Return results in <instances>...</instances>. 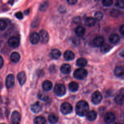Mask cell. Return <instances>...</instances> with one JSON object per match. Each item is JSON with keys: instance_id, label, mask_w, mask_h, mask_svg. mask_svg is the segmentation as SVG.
I'll list each match as a JSON object with an SVG mask.
<instances>
[{"instance_id": "cell-1", "label": "cell", "mask_w": 124, "mask_h": 124, "mask_svg": "<svg viewBox=\"0 0 124 124\" xmlns=\"http://www.w3.org/2000/svg\"><path fill=\"white\" fill-rule=\"evenodd\" d=\"M89 106L88 103L84 100L78 101L76 106L75 110L77 115L79 116H84L86 115L89 112Z\"/></svg>"}, {"instance_id": "cell-2", "label": "cell", "mask_w": 124, "mask_h": 124, "mask_svg": "<svg viewBox=\"0 0 124 124\" xmlns=\"http://www.w3.org/2000/svg\"><path fill=\"white\" fill-rule=\"evenodd\" d=\"M88 72L87 70L84 68H80L76 69L73 73V76L78 79H83L87 76Z\"/></svg>"}, {"instance_id": "cell-3", "label": "cell", "mask_w": 124, "mask_h": 124, "mask_svg": "<svg viewBox=\"0 0 124 124\" xmlns=\"http://www.w3.org/2000/svg\"><path fill=\"white\" fill-rule=\"evenodd\" d=\"M54 92L58 96H62L66 93V88L65 86L62 83H57L54 88Z\"/></svg>"}, {"instance_id": "cell-4", "label": "cell", "mask_w": 124, "mask_h": 124, "mask_svg": "<svg viewBox=\"0 0 124 124\" xmlns=\"http://www.w3.org/2000/svg\"><path fill=\"white\" fill-rule=\"evenodd\" d=\"M72 110L73 107L72 105L68 102H64L62 103L60 107V110L61 112L64 115H67L70 113Z\"/></svg>"}, {"instance_id": "cell-5", "label": "cell", "mask_w": 124, "mask_h": 124, "mask_svg": "<svg viewBox=\"0 0 124 124\" xmlns=\"http://www.w3.org/2000/svg\"><path fill=\"white\" fill-rule=\"evenodd\" d=\"M102 99V95L101 93L98 91H96L94 92L93 94L92 95L91 100L93 102L95 105L98 104L100 103Z\"/></svg>"}, {"instance_id": "cell-6", "label": "cell", "mask_w": 124, "mask_h": 124, "mask_svg": "<svg viewBox=\"0 0 124 124\" xmlns=\"http://www.w3.org/2000/svg\"><path fill=\"white\" fill-rule=\"evenodd\" d=\"M40 40L43 44H46L49 40L48 33L46 31L41 30L39 32Z\"/></svg>"}, {"instance_id": "cell-7", "label": "cell", "mask_w": 124, "mask_h": 124, "mask_svg": "<svg viewBox=\"0 0 124 124\" xmlns=\"http://www.w3.org/2000/svg\"><path fill=\"white\" fill-rule=\"evenodd\" d=\"M11 120L12 124H19L21 121V115L17 111H14L12 112L11 117Z\"/></svg>"}, {"instance_id": "cell-8", "label": "cell", "mask_w": 124, "mask_h": 124, "mask_svg": "<svg viewBox=\"0 0 124 124\" xmlns=\"http://www.w3.org/2000/svg\"><path fill=\"white\" fill-rule=\"evenodd\" d=\"M115 115L113 113L108 112L105 114L104 120L106 124H109L113 123L115 121Z\"/></svg>"}, {"instance_id": "cell-9", "label": "cell", "mask_w": 124, "mask_h": 124, "mask_svg": "<svg viewBox=\"0 0 124 124\" xmlns=\"http://www.w3.org/2000/svg\"><path fill=\"white\" fill-rule=\"evenodd\" d=\"M9 46L13 48L17 47L20 43L19 38L16 36H12L9 38L8 41Z\"/></svg>"}, {"instance_id": "cell-10", "label": "cell", "mask_w": 124, "mask_h": 124, "mask_svg": "<svg viewBox=\"0 0 124 124\" xmlns=\"http://www.w3.org/2000/svg\"><path fill=\"white\" fill-rule=\"evenodd\" d=\"M15 83V77L13 74L8 75L5 79V85L7 88H10L13 86Z\"/></svg>"}, {"instance_id": "cell-11", "label": "cell", "mask_w": 124, "mask_h": 124, "mask_svg": "<svg viewBox=\"0 0 124 124\" xmlns=\"http://www.w3.org/2000/svg\"><path fill=\"white\" fill-rule=\"evenodd\" d=\"M29 39L32 44H37L40 41L39 34L36 32H33L31 34Z\"/></svg>"}, {"instance_id": "cell-12", "label": "cell", "mask_w": 124, "mask_h": 124, "mask_svg": "<svg viewBox=\"0 0 124 124\" xmlns=\"http://www.w3.org/2000/svg\"><path fill=\"white\" fill-rule=\"evenodd\" d=\"M42 109V106L39 102H36L31 106V109L32 112L37 113H39Z\"/></svg>"}, {"instance_id": "cell-13", "label": "cell", "mask_w": 124, "mask_h": 124, "mask_svg": "<svg viewBox=\"0 0 124 124\" xmlns=\"http://www.w3.org/2000/svg\"><path fill=\"white\" fill-rule=\"evenodd\" d=\"M17 79L20 84L22 86L26 82V75L24 71H21L19 72L17 75Z\"/></svg>"}, {"instance_id": "cell-14", "label": "cell", "mask_w": 124, "mask_h": 124, "mask_svg": "<svg viewBox=\"0 0 124 124\" xmlns=\"http://www.w3.org/2000/svg\"><path fill=\"white\" fill-rule=\"evenodd\" d=\"M74 53L71 50H66L63 53L64 59L67 61H71L75 58Z\"/></svg>"}, {"instance_id": "cell-15", "label": "cell", "mask_w": 124, "mask_h": 124, "mask_svg": "<svg viewBox=\"0 0 124 124\" xmlns=\"http://www.w3.org/2000/svg\"><path fill=\"white\" fill-rule=\"evenodd\" d=\"M97 116V112L94 110L90 111L86 114V118L87 120L90 121H94L96 119Z\"/></svg>"}, {"instance_id": "cell-16", "label": "cell", "mask_w": 124, "mask_h": 124, "mask_svg": "<svg viewBox=\"0 0 124 124\" xmlns=\"http://www.w3.org/2000/svg\"><path fill=\"white\" fill-rule=\"evenodd\" d=\"M61 52L58 49H53L50 52V57L52 59H58L61 56Z\"/></svg>"}, {"instance_id": "cell-17", "label": "cell", "mask_w": 124, "mask_h": 124, "mask_svg": "<svg viewBox=\"0 0 124 124\" xmlns=\"http://www.w3.org/2000/svg\"><path fill=\"white\" fill-rule=\"evenodd\" d=\"M93 43L96 46H101L104 44L103 37L100 36L95 37L93 40Z\"/></svg>"}, {"instance_id": "cell-18", "label": "cell", "mask_w": 124, "mask_h": 124, "mask_svg": "<svg viewBox=\"0 0 124 124\" xmlns=\"http://www.w3.org/2000/svg\"><path fill=\"white\" fill-rule=\"evenodd\" d=\"M71 66L67 63H64L62 64L60 68L61 72L63 74H68L71 72Z\"/></svg>"}, {"instance_id": "cell-19", "label": "cell", "mask_w": 124, "mask_h": 124, "mask_svg": "<svg viewBox=\"0 0 124 124\" xmlns=\"http://www.w3.org/2000/svg\"><path fill=\"white\" fill-rule=\"evenodd\" d=\"M96 20L94 18L92 17H87L85 18L84 23L86 26L91 27L94 26L95 24Z\"/></svg>"}, {"instance_id": "cell-20", "label": "cell", "mask_w": 124, "mask_h": 124, "mask_svg": "<svg viewBox=\"0 0 124 124\" xmlns=\"http://www.w3.org/2000/svg\"><path fill=\"white\" fill-rule=\"evenodd\" d=\"M53 86L52 83L49 80H45L44 81L42 84V87L43 90L45 91H50Z\"/></svg>"}, {"instance_id": "cell-21", "label": "cell", "mask_w": 124, "mask_h": 124, "mask_svg": "<svg viewBox=\"0 0 124 124\" xmlns=\"http://www.w3.org/2000/svg\"><path fill=\"white\" fill-rule=\"evenodd\" d=\"M114 75L117 77H121L124 75V67L122 66H117L114 70Z\"/></svg>"}, {"instance_id": "cell-22", "label": "cell", "mask_w": 124, "mask_h": 124, "mask_svg": "<svg viewBox=\"0 0 124 124\" xmlns=\"http://www.w3.org/2000/svg\"><path fill=\"white\" fill-rule=\"evenodd\" d=\"M20 59V56L19 54L17 52H13L11 53L10 55L11 61L15 63H16L19 62Z\"/></svg>"}, {"instance_id": "cell-23", "label": "cell", "mask_w": 124, "mask_h": 124, "mask_svg": "<svg viewBox=\"0 0 124 124\" xmlns=\"http://www.w3.org/2000/svg\"><path fill=\"white\" fill-rule=\"evenodd\" d=\"M59 120L58 116L55 114H51L48 116V121L51 124H56Z\"/></svg>"}, {"instance_id": "cell-24", "label": "cell", "mask_w": 124, "mask_h": 124, "mask_svg": "<svg viewBox=\"0 0 124 124\" xmlns=\"http://www.w3.org/2000/svg\"><path fill=\"white\" fill-rule=\"evenodd\" d=\"M115 102L118 105H122L124 103V95L119 94L116 96L114 99Z\"/></svg>"}, {"instance_id": "cell-25", "label": "cell", "mask_w": 124, "mask_h": 124, "mask_svg": "<svg viewBox=\"0 0 124 124\" xmlns=\"http://www.w3.org/2000/svg\"><path fill=\"white\" fill-rule=\"evenodd\" d=\"M85 32V29L83 27L81 26H78L75 29V33L78 36H83Z\"/></svg>"}, {"instance_id": "cell-26", "label": "cell", "mask_w": 124, "mask_h": 124, "mask_svg": "<svg viewBox=\"0 0 124 124\" xmlns=\"http://www.w3.org/2000/svg\"><path fill=\"white\" fill-rule=\"evenodd\" d=\"M76 64L77 66L81 67H83L87 64V60L83 58H80L77 60Z\"/></svg>"}, {"instance_id": "cell-27", "label": "cell", "mask_w": 124, "mask_h": 124, "mask_svg": "<svg viewBox=\"0 0 124 124\" xmlns=\"http://www.w3.org/2000/svg\"><path fill=\"white\" fill-rule=\"evenodd\" d=\"M69 89L73 92H75L77 91L78 89V84L74 81L71 82L68 85Z\"/></svg>"}, {"instance_id": "cell-28", "label": "cell", "mask_w": 124, "mask_h": 124, "mask_svg": "<svg viewBox=\"0 0 124 124\" xmlns=\"http://www.w3.org/2000/svg\"><path fill=\"white\" fill-rule=\"evenodd\" d=\"M120 40L119 36L117 34H112L109 36V40L112 44H116Z\"/></svg>"}, {"instance_id": "cell-29", "label": "cell", "mask_w": 124, "mask_h": 124, "mask_svg": "<svg viewBox=\"0 0 124 124\" xmlns=\"http://www.w3.org/2000/svg\"><path fill=\"white\" fill-rule=\"evenodd\" d=\"M46 122V119L43 116H37L34 119V124H45Z\"/></svg>"}, {"instance_id": "cell-30", "label": "cell", "mask_w": 124, "mask_h": 124, "mask_svg": "<svg viewBox=\"0 0 124 124\" xmlns=\"http://www.w3.org/2000/svg\"><path fill=\"white\" fill-rule=\"evenodd\" d=\"M111 49V47L108 44H103L101 46V51L103 53H106L108 52L110 49Z\"/></svg>"}, {"instance_id": "cell-31", "label": "cell", "mask_w": 124, "mask_h": 124, "mask_svg": "<svg viewBox=\"0 0 124 124\" xmlns=\"http://www.w3.org/2000/svg\"><path fill=\"white\" fill-rule=\"evenodd\" d=\"M48 5H49V3L48 1H45L40 4L39 9L40 11L44 12L47 9Z\"/></svg>"}, {"instance_id": "cell-32", "label": "cell", "mask_w": 124, "mask_h": 124, "mask_svg": "<svg viewBox=\"0 0 124 124\" xmlns=\"http://www.w3.org/2000/svg\"><path fill=\"white\" fill-rule=\"evenodd\" d=\"M38 98L44 101H47L48 99V96L47 95L46 93L43 92H40L38 94Z\"/></svg>"}, {"instance_id": "cell-33", "label": "cell", "mask_w": 124, "mask_h": 124, "mask_svg": "<svg viewBox=\"0 0 124 124\" xmlns=\"http://www.w3.org/2000/svg\"><path fill=\"white\" fill-rule=\"evenodd\" d=\"M120 14H121L120 11L119 10H118L117 9H112L110 11V16L113 17H118L120 15Z\"/></svg>"}, {"instance_id": "cell-34", "label": "cell", "mask_w": 124, "mask_h": 124, "mask_svg": "<svg viewBox=\"0 0 124 124\" xmlns=\"http://www.w3.org/2000/svg\"><path fill=\"white\" fill-rule=\"evenodd\" d=\"M103 17V14L101 12H96L94 14V19L95 20H101Z\"/></svg>"}, {"instance_id": "cell-35", "label": "cell", "mask_w": 124, "mask_h": 124, "mask_svg": "<svg viewBox=\"0 0 124 124\" xmlns=\"http://www.w3.org/2000/svg\"><path fill=\"white\" fill-rule=\"evenodd\" d=\"M7 27L6 21L3 19H0V31L4 30Z\"/></svg>"}, {"instance_id": "cell-36", "label": "cell", "mask_w": 124, "mask_h": 124, "mask_svg": "<svg viewBox=\"0 0 124 124\" xmlns=\"http://www.w3.org/2000/svg\"><path fill=\"white\" fill-rule=\"evenodd\" d=\"M102 3L103 6L108 7L112 4L113 1L111 0H103L102 1Z\"/></svg>"}, {"instance_id": "cell-37", "label": "cell", "mask_w": 124, "mask_h": 124, "mask_svg": "<svg viewBox=\"0 0 124 124\" xmlns=\"http://www.w3.org/2000/svg\"><path fill=\"white\" fill-rule=\"evenodd\" d=\"M115 5L119 8H124V0H118L116 2Z\"/></svg>"}, {"instance_id": "cell-38", "label": "cell", "mask_w": 124, "mask_h": 124, "mask_svg": "<svg viewBox=\"0 0 124 124\" xmlns=\"http://www.w3.org/2000/svg\"><path fill=\"white\" fill-rule=\"evenodd\" d=\"M15 16L16 18L19 19H21L23 17V16L22 13L21 12H18L15 14Z\"/></svg>"}, {"instance_id": "cell-39", "label": "cell", "mask_w": 124, "mask_h": 124, "mask_svg": "<svg viewBox=\"0 0 124 124\" xmlns=\"http://www.w3.org/2000/svg\"><path fill=\"white\" fill-rule=\"evenodd\" d=\"M67 3L70 5H74L77 2V0H67Z\"/></svg>"}, {"instance_id": "cell-40", "label": "cell", "mask_w": 124, "mask_h": 124, "mask_svg": "<svg viewBox=\"0 0 124 124\" xmlns=\"http://www.w3.org/2000/svg\"><path fill=\"white\" fill-rule=\"evenodd\" d=\"M119 31L122 35H124V25H122L120 26Z\"/></svg>"}, {"instance_id": "cell-41", "label": "cell", "mask_w": 124, "mask_h": 124, "mask_svg": "<svg viewBox=\"0 0 124 124\" xmlns=\"http://www.w3.org/2000/svg\"><path fill=\"white\" fill-rule=\"evenodd\" d=\"M3 59L2 57L0 55V69H1L3 65Z\"/></svg>"}, {"instance_id": "cell-42", "label": "cell", "mask_w": 124, "mask_h": 124, "mask_svg": "<svg viewBox=\"0 0 124 124\" xmlns=\"http://www.w3.org/2000/svg\"><path fill=\"white\" fill-rule=\"evenodd\" d=\"M74 20V22L77 24V23H78L80 21V18L79 17H76V18H75Z\"/></svg>"}, {"instance_id": "cell-43", "label": "cell", "mask_w": 124, "mask_h": 124, "mask_svg": "<svg viewBox=\"0 0 124 124\" xmlns=\"http://www.w3.org/2000/svg\"><path fill=\"white\" fill-rule=\"evenodd\" d=\"M120 55L122 57H124V48L122 49L120 52Z\"/></svg>"}, {"instance_id": "cell-44", "label": "cell", "mask_w": 124, "mask_h": 124, "mask_svg": "<svg viewBox=\"0 0 124 124\" xmlns=\"http://www.w3.org/2000/svg\"><path fill=\"white\" fill-rule=\"evenodd\" d=\"M30 13V10L29 9H27L26 10H25L24 11V14L26 15H27L29 14V13Z\"/></svg>"}, {"instance_id": "cell-45", "label": "cell", "mask_w": 124, "mask_h": 124, "mask_svg": "<svg viewBox=\"0 0 124 124\" xmlns=\"http://www.w3.org/2000/svg\"><path fill=\"white\" fill-rule=\"evenodd\" d=\"M1 87H2V84H1V82L0 81V89L1 88Z\"/></svg>"}, {"instance_id": "cell-46", "label": "cell", "mask_w": 124, "mask_h": 124, "mask_svg": "<svg viewBox=\"0 0 124 124\" xmlns=\"http://www.w3.org/2000/svg\"><path fill=\"white\" fill-rule=\"evenodd\" d=\"M114 124H121V123H115Z\"/></svg>"}, {"instance_id": "cell-47", "label": "cell", "mask_w": 124, "mask_h": 124, "mask_svg": "<svg viewBox=\"0 0 124 124\" xmlns=\"http://www.w3.org/2000/svg\"><path fill=\"white\" fill-rule=\"evenodd\" d=\"M0 124H3V123H0Z\"/></svg>"}]
</instances>
